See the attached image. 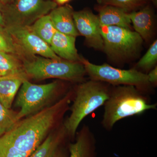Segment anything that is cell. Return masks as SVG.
Instances as JSON below:
<instances>
[{
  "label": "cell",
  "instance_id": "f1b7e54d",
  "mask_svg": "<svg viewBox=\"0 0 157 157\" xmlns=\"http://www.w3.org/2000/svg\"><path fill=\"white\" fill-rule=\"evenodd\" d=\"M0 77H1V76H0Z\"/></svg>",
  "mask_w": 157,
  "mask_h": 157
},
{
  "label": "cell",
  "instance_id": "4316f807",
  "mask_svg": "<svg viewBox=\"0 0 157 157\" xmlns=\"http://www.w3.org/2000/svg\"><path fill=\"white\" fill-rule=\"evenodd\" d=\"M12 0H0V2L4 4H9V3L11 2Z\"/></svg>",
  "mask_w": 157,
  "mask_h": 157
},
{
  "label": "cell",
  "instance_id": "44dd1931",
  "mask_svg": "<svg viewBox=\"0 0 157 157\" xmlns=\"http://www.w3.org/2000/svg\"><path fill=\"white\" fill-rule=\"evenodd\" d=\"M157 61V41L151 45L146 53L136 64V70L140 72H149L155 67Z\"/></svg>",
  "mask_w": 157,
  "mask_h": 157
},
{
  "label": "cell",
  "instance_id": "d4e9b609",
  "mask_svg": "<svg viewBox=\"0 0 157 157\" xmlns=\"http://www.w3.org/2000/svg\"><path fill=\"white\" fill-rule=\"evenodd\" d=\"M4 25H5V21H4V18H3L2 14L0 11V27H2Z\"/></svg>",
  "mask_w": 157,
  "mask_h": 157
},
{
  "label": "cell",
  "instance_id": "3957f363",
  "mask_svg": "<svg viewBox=\"0 0 157 157\" xmlns=\"http://www.w3.org/2000/svg\"><path fill=\"white\" fill-rule=\"evenodd\" d=\"M22 63L29 78L37 80L56 78L79 83L85 81L84 76L86 75L81 62L35 56Z\"/></svg>",
  "mask_w": 157,
  "mask_h": 157
},
{
  "label": "cell",
  "instance_id": "6da1fadb",
  "mask_svg": "<svg viewBox=\"0 0 157 157\" xmlns=\"http://www.w3.org/2000/svg\"><path fill=\"white\" fill-rule=\"evenodd\" d=\"M102 126L108 132L112 131L119 121L141 115L150 110L157 109V104H151L148 95L132 86L110 87V92L104 103Z\"/></svg>",
  "mask_w": 157,
  "mask_h": 157
},
{
  "label": "cell",
  "instance_id": "d6986e66",
  "mask_svg": "<svg viewBox=\"0 0 157 157\" xmlns=\"http://www.w3.org/2000/svg\"><path fill=\"white\" fill-rule=\"evenodd\" d=\"M0 51L14 55L22 61L33 57L23 50L6 29L5 30L0 29Z\"/></svg>",
  "mask_w": 157,
  "mask_h": 157
},
{
  "label": "cell",
  "instance_id": "52a82bcc",
  "mask_svg": "<svg viewBox=\"0 0 157 157\" xmlns=\"http://www.w3.org/2000/svg\"><path fill=\"white\" fill-rule=\"evenodd\" d=\"M57 7L51 0H12L2 14L6 26H29Z\"/></svg>",
  "mask_w": 157,
  "mask_h": 157
},
{
  "label": "cell",
  "instance_id": "9c48e42d",
  "mask_svg": "<svg viewBox=\"0 0 157 157\" xmlns=\"http://www.w3.org/2000/svg\"><path fill=\"white\" fill-rule=\"evenodd\" d=\"M73 18L78 34L85 38L90 47L104 50V41L98 16L89 10H85L73 11Z\"/></svg>",
  "mask_w": 157,
  "mask_h": 157
},
{
  "label": "cell",
  "instance_id": "4fadbf2b",
  "mask_svg": "<svg viewBox=\"0 0 157 157\" xmlns=\"http://www.w3.org/2000/svg\"><path fill=\"white\" fill-rule=\"evenodd\" d=\"M68 138L63 125L48 134L29 157H52L59 147L66 144Z\"/></svg>",
  "mask_w": 157,
  "mask_h": 157
},
{
  "label": "cell",
  "instance_id": "8fae6325",
  "mask_svg": "<svg viewBox=\"0 0 157 157\" xmlns=\"http://www.w3.org/2000/svg\"><path fill=\"white\" fill-rule=\"evenodd\" d=\"M76 37L56 31L50 43L51 48L59 57L65 60L80 62L76 47Z\"/></svg>",
  "mask_w": 157,
  "mask_h": 157
},
{
  "label": "cell",
  "instance_id": "2e32d148",
  "mask_svg": "<svg viewBox=\"0 0 157 157\" xmlns=\"http://www.w3.org/2000/svg\"><path fill=\"white\" fill-rule=\"evenodd\" d=\"M25 80L29 79L17 76L0 77V102L6 108L11 109L15 96Z\"/></svg>",
  "mask_w": 157,
  "mask_h": 157
},
{
  "label": "cell",
  "instance_id": "cb8c5ba5",
  "mask_svg": "<svg viewBox=\"0 0 157 157\" xmlns=\"http://www.w3.org/2000/svg\"><path fill=\"white\" fill-rule=\"evenodd\" d=\"M63 144L57 150L52 157H68L69 155V151L68 149V144L67 145Z\"/></svg>",
  "mask_w": 157,
  "mask_h": 157
},
{
  "label": "cell",
  "instance_id": "8992f818",
  "mask_svg": "<svg viewBox=\"0 0 157 157\" xmlns=\"http://www.w3.org/2000/svg\"><path fill=\"white\" fill-rule=\"evenodd\" d=\"M104 50L110 58L124 60L137 53L143 40L135 31L116 26L101 25Z\"/></svg>",
  "mask_w": 157,
  "mask_h": 157
},
{
  "label": "cell",
  "instance_id": "7a4b0ae2",
  "mask_svg": "<svg viewBox=\"0 0 157 157\" xmlns=\"http://www.w3.org/2000/svg\"><path fill=\"white\" fill-rule=\"evenodd\" d=\"M110 85L90 80L79 83L74 90L71 113L63 122L70 139H75L81 122L96 109L104 106L110 92Z\"/></svg>",
  "mask_w": 157,
  "mask_h": 157
},
{
  "label": "cell",
  "instance_id": "9a60e30c",
  "mask_svg": "<svg viewBox=\"0 0 157 157\" xmlns=\"http://www.w3.org/2000/svg\"><path fill=\"white\" fill-rule=\"evenodd\" d=\"M100 24L102 26H116L130 29L131 21L129 12L111 6H102L99 10Z\"/></svg>",
  "mask_w": 157,
  "mask_h": 157
},
{
  "label": "cell",
  "instance_id": "277c9868",
  "mask_svg": "<svg viewBox=\"0 0 157 157\" xmlns=\"http://www.w3.org/2000/svg\"><path fill=\"white\" fill-rule=\"evenodd\" d=\"M80 62L91 80L113 86H132L147 95L151 93L152 86L149 82L147 74L135 68L126 70L113 67L107 64L96 65L82 56H80Z\"/></svg>",
  "mask_w": 157,
  "mask_h": 157
},
{
  "label": "cell",
  "instance_id": "e0dca14e",
  "mask_svg": "<svg viewBox=\"0 0 157 157\" xmlns=\"http://www.w3.org/2000/svg\"><path fill=\"white\" fill-rule=\"evenodd\" d=\"M0 76H17L29 79L22 60L18 57L0 51Z\"/></svg>",
  "mask_w": 157,
  "mask_h": 157
},
{
  "label": "cell",
  "instance_id": "ba28073f",
  "mask_svg": "<svg viewBox=\"0 0 157 157\" xmlns=\"http://www.w3.org/2000/svg\"><path fill=\"white\" fill-rule=\"evenodd\" d=\"M5 29L17 44L31 56L38 55L47 58L62 59L52 50L50 45L38 36L29 27L9 26Z\"/></svg>",
  "mask_w": 157,
  "mask_h": 157
},
{
  "label": "cell",
  "instance_id": "5b68a950",
  "mask_svg": "<svg viewBox=\"0 0 157 157\" xmlns=\"http://www.w3.org/2000/svg\"><path fill=\"white\" fill-rule=\"evenodd\" d=\"M68 93H64L62 85L57 81L37 85L31 83L29 80H25L16 98L15 105L20 108L17 112V120L19 121L37 113L47 107L50 101L59 98L61 95H66Z\"/></svg>",
  "mask_w": 157,
  "mask_h": 157
},
{
  "label": "cell",
  "instance_id": "5bb4252c",
  "mask_svg": "<svg viewBox=\"0 0 157 157\" xmlns=\"http://www.w3.org/2000/svg\"><path fill=\"white\" fill-rule=\"evenodd\" d=\"M129 14L135 32L143 40H148L154 28V14L151 8L147 6L139 11H132Z\"/></svg>",
  "mask_w": 157,
  "mask_h": 157
},
{
  "label": "cell",
  "instance_id": "7402d4cb",
  "mask_svg": "<svg viewBox=\"0 0 157 157\" xmlns=\"http://www.w3.org/2000/svg\"><path fill=\"white\" fill-rule=\"evenodd\" d=\"M102 6H111L124 9L127 12L134 11L142 7L148 0H97Z\"/></svg>",
  "mask_w": 157,
  "mask_h": 157
},
{
  "label": "cell",
  "instance_id": "ac0fdd59",
  "mask_svg": "<svg viewBox=\"0 0 157 157\" xmlns=\"http://www.w3.org/2000/svg\"><path fill=\"white\" fill-rule=\"evenodd\" d=\"M29 27L49 45L57 31L48 14L40 17Z\"/></svg>",
  "mask_w": 157,
  "mask_h": 157
},
{
  "label": "cell",
  "instance_id": "7c38bea8",
  "mask_svg": "<svg viewBox=\"0 0 157 157\" xmlns=\"http://www.w3.org/2000/svg\"><path fill=\"white\" fill-rule=\"evenodd\" d=\"M73 11L70 6H61L49 13L51 19L56 31L75 37L79 35L73 18Z\"/></svg>",
  "mask_w": 157,
  "mask_h": 157
},
{
  "label": "cell",
  "instance_id": "603a6c76",
  "mask_svg": "<svg viewBox=\"0 0 157 157\" xmlns=\"http://www.w3.org/2000/svg\"><path fill=\"white\" fill-rule=\"evenodd\" d=\"M149 82L152 86H156L157 83V67L156 66L147 73Z\"/></svg>",
  "mask_w": 157,
  "mask_h": 157
},
{
  "label": "cell",
  "instance_id": "ffe728a7",
  "mask_svg": "<svg viewBox=\"0 0 157 157\" xmlns=\"http://www.w3.org/2000/svg\"><path fill=\"white\" fill-rule=\"evenodd\" d=\"M17 112L5 107L0 102V136L11 130L18 122Z\"/></svg>",
  "mask_w": 157,
  "mask_h": 157
},
{
  "label": "cell",
  "instance_id": "30bf717a",
  "mask_svg": "<svg viewBox=\"0 0 157 157\" xmlns=\"http://www.w3.org/2000/svg\"><path fill=\"white\" fill-rule=\"evenodd\" d=\"M74 142L68 143V157H97V140L89 126L83 125Z\"/></svg>",
  "mask_w": 157,
  "mask_h": 157
},
{
  "label": "cell",
  "instance_id": "83f0119b",
  "mask_svg": "<svg viewBox=\"0 0 157 157\" xmlns=\"http://www.w3.org/2000/svg\"><path fill=\"white\" fill-rule=\"evenodd\" d=\"M153 3L155 4V5H157V0H151Z\"/></svg>",
  "mask_w": 157,
  "mask_h": 157
},
{
  "label": "cell",
  "instance_id": "484cf974",
  "mask_svg": "<svg viewBox=\"0 0 157 157\" xmlns=\"http://www.w3.org/2000/svg\"><path fill=\"white\" fill-rule=\"evenodd\" d=\"M57 4H59V5H63L65 3L68 2L70 0H56Z\"/></svg>",
  "mask_w": 157,
  "mask_h": 157
}]
</instances>
